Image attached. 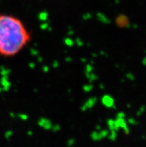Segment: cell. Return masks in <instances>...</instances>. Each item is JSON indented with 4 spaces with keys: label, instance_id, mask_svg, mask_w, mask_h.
Masks as SVG:
<instances>
[{
    "label": "cell",
    "instance_id": "obj_1",
    "mask_svg": "<svg viewBox=\"0 0 146 147\" xmlns=\"http://www.w3.org/2000/svg\"><path fill=\"white\" fill-rule=\"evenodd\" d=\"M31 40V34L20 19L11 14H0V56L12 58Z\"/></svg>",
    "mask_w": 146,
    "mask_h": 147
}]
</instances>
